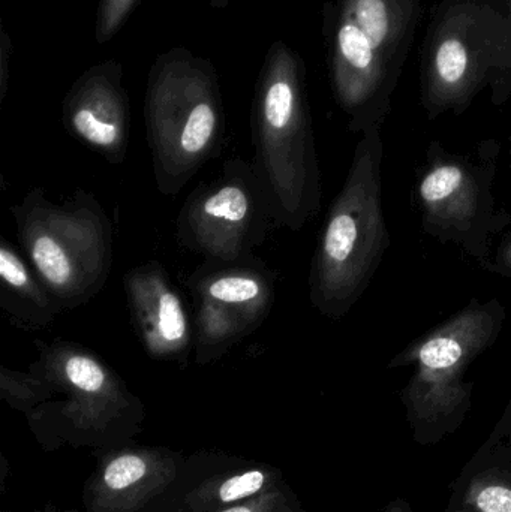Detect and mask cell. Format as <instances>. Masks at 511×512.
<instances>
[{"label": "cell", "instance_id": "5b68a950", "mask_svg": "<svg viewBox=\"0 0 511 512\" xmlns=\"http://www.w3.org/2000/svg\"><path fill=\"white\" fill-rule=\"evenodd\" d=\"M156 189L176 197L221 149L224 105L212 63L183 47L156 57L144 98Z\"/></svg>", "mask_w": 511, "mask_h": 512}, {"label": "cell", "instance_id": "ac0fdd59", "mask_svg": "<svg viewBox=\"0 0 511 512\" xmlns=\"http://www.w3.org/2000/svg\"><path fill=\"white\" fill-rule=\"evenodd\" d=\"M482 268L511 279V236L501 243L500 248L492 254V258Z\"/></svg>", "mask_w": 511, "mask_h": 512}, {"label": "cell", "instance_id": "d6986e66", "mask_svg": "<svg viewBox=\"0 0 511 512\" xmlns=\"http://www.w3.org/2000/svg\"><path fill=\"white\" fill-rule=\"evenodd\" d=\"M9 47H11V41H9L8 33L3 30L2 35V80H0V83H2V87H0V101H3V98H5L6 95V84H8V51Z\"/></svg>", "mask_w": 511, "mask_h": 512}, {"label": "cell", "instance_id": "ba28073f", "mask_svg": "<svg viewBox=\"0 0 511 512\" xmlns=\"http://www.w3.org/2000/svg\"><path fill=\"white\" fill-rule=\"evenodd\" d=\"M504 321L506 309L497 298L473 300L393 357L390 369H416L404 391L416 423H449L467 409L473 391L465 381L468 367L497 342Z\"/></svg>", "mask_w": 511, "mask_h": 512}, {"label": "cell", "instance_id": "5bb4252c", "mask_svg": "<svg viewBox=\"0 0 511 512\" xmlns=\"http://www.w3.org/2000/svg\"><path fill=\"white\" fill-rule=\"evenodd\" d=\"M464 502L473 512H511V483L491 475L476 478Z\"/></svg>", "mask_w": 511, "mask_h": 512}, {"label": "cell", "instance_id": "7a4b0ae2", "mask_svg": "<svg viewBox=\"0 0 511 512\" xmlns=\"http://www.w3.org/2000/svg\"><path fill=\"white\" fill-rule=\"evenodd\" d=\"M324 17L330 83L348 129L383 128L422 20V0H335Z\"/></svg>", "mask_w": 511, "mask_h": 512}, {"label": "cell", "instance_id": "e0dca14e", "mask_svg": "<svg viewBox=\"0 0 511 512\" xmlns=\"http://www.w3.org/2000/svg\"><path fill=\"white\" fill-rule=\"evenodd\" d=\"M264 475L258 471L246 472L239 477L231 478L219 490V498L224 502L239 501L254 495L263 487Z\"/></svg>", "mask_w": 511, "mask_h": 512}, {"label": "cell", "instance_id": "ffe728a7", "mask_svg": "<svg viewBox=\"0 0 511 512\" xmlns=\"http://www.w3.org/2000/svg\"><path fill=\"white\" fill-rule=\"evenodd\" d=\"M498 3H500L501 8L504 9V12H506L507 17L511 20V0H498Z\"/></svg>", "mask_w": 511, "mask_h": 512}, {"label": "cell", "instance_id": "52a82bcc", "mask_svg": "<svg viewBox=\"0 0 511 512\" xmlns=\"http://www.w3.org/2000/svg\"><path fill=\"white\" fill-rule=\"evenodd\" d=\"M500 144L483 141L476 155H458L432 141L413 188V204L426 234L453 243L480 267L492 258L498 234L511 225L494 195Z\"/></svg>", "mask_w": 511, "mask_h": 512}, {"label": "cell", "instance_id": "4fadbf2b", "mask_svg": "<svg viewBox=\"0 0 511 512\" xmlns=\"http://www.w3.org/2000/svg\"><path fill=\"white\" fill-rule=\"evenodd\" d=\"M0 307L23 330H44L63 312L23 254L0 240Z\"/></svg>", "mask_w": 511, "mask_h": 512}, {"label": "cell", "instance_id": "7402d4cb", "mask_svg": "<svg viewBox=\"0 0 511 512\" xmlns=\"http://www.w3.org/2000/svg\"><path fill=\"white\" fill-rule=\"evenodd\" d=\"M225 512H251V511H249L248 508L240 507V508H233V510H228Z\"/></svg>", "mask_w": 511, "mask_h": 512}, {"label": "cell", "instance_id": "3957f363", "mask_svg": "<svg viewBox=\"0 0 511 512\" xmlns=\"http://www.w3.org/2000/svg\"><path fill=\"white\" fill-rule=\"evenodd\" d=\"M347 179L330 206L309 271L312 306L338 321L356 306L387 249L381 128L363 132Z\"/></svg>", "mask_w": 511, "mask_h": 512}, {"label": "cell", "instance_id": "8992f818", "mask_svg": "<svg viewBox=\"0 0 511 512\" xmlns=\"http://www.w3.org/2000/svg\"><path fill=\"white\" fill-rule=\"evenodd\" d=\"M9 212L21 254L63 309L102 291L113 267V225L95 195L77 189L57 204L33 188Z\"/></svg>", "mask_w": 511, "mask_h": 512}, {"label": "cell", "instance_id": "277c9868", "mask_svg": "<svg viewBox=\"0 0 511 512\" xmlns=\"http://www.w3.org/2000/svg\"><path fill=\"white\" fill-rule=\"evenodd\" d=\"M489 90L511 99V20L498 0H440L420 48V99L429 120L464 114Z\"/></svg>", "mask_w": 511, "mask_h": 512}, {"label": "cell", "instance_id": "7c38bea8", "mask_svg": "<svg viewBox=\"0 0 511 512\" xmlns=\"http://www.w3.org/2000/svg\"><path fill=\"white\" fill-rule=\"evenodd\" d=\"M123 289L135 334L153 360L183 361L194 352V318L158 261L129 268Z\"/></svg>", "mask_w": 511, "mask_h": 512}, {"label": "cell", "instance_id": "30bf717a", "mask_svg": "<svg viewBox=\"0 0 511 512\" xmlns=\"http://www.w3.org/2000/svg\"><path fill=\"white\" fill-rule=\"evenodd\" d=\"M194 298V358L225 357L258 330L275 306L278 274L261 259L207 262L185 280Z\"/></svg>", "mask_w": 511, "mask_h": 512}, {"label": "cell", "instance_id": "9c48e42d", "mask_svg": "<svg viewBox=\"0 0 511 512\" xmlns=\"http://www.w3.org/2000/svg\"><path fill=\"white\" fill-rule=\"evenodd\" d=\"M276 227L269 194L255 165L231 158L215 179L201 183L177 216V239L207 262H243Z\"/></svg>", "mask_w": 511, "mask_h": 512}, {"label": "cell", "instance_id": "6da1fadb", "mask_svg": "<svg viewBox=\"0 0 511 512\" xmlns=\"http://www.w3.org/2000/svg\"><path fill=\"white\" fill-rule=\"evenodd\" d=\"M258 176L269 194L278 228L299 233L321 209L323 186L299 54L278 41L258 77L252 107Z\"/></svg>", "mask_w": 511, "mask_h": 512}, {"label": "cell", "instance_id": "8fae6325", "mask_svg": "<svg viewBox=\"0 0 511 512\" xmlns=\"http://www.w3.org/2000/svg\"><path fill=\"white\" fill-rule=\"evenodd\" d=\"M62 122L68 134L110 164L125 161L131 135V108L123 69L108 59L87 69L66 93Z\"/></svg>", "mask_w": 511, "mask_h": 512}, {"label": "cell", "instance_id": "9a60e30c", "mask_svg": "<svg viewBox=\"0 0 511 512\" xmlns=\"http://www.w3.org/2000/svg\"><path fill=\"white\" fill-rule=\"evenodd\" d=\"M138 0H101L96 15L95 38L98 44L110 41L128 20Z\"/></svg>", "mask_w": 511, "mask_h": 512}, {"label": "cell", "instance_id": "2e32d148", "mask_svg": "<svg viewBox=\"0 0 511 512\" xmlns=\"http://www.w3.org/2000/svg\"><path fill=\"white\" fill-rule=\"evenodd\" d=\"M146 474V463L137 456H123L113 460L105 471V483L114 490L126 489Z\"/></svg>", "mask_w": 511, "mask_h": 512}, {"label": "cell", "instance_id": "603a6c76", "mask_svg": "<svg viewBox=\"0 0 511 512\" xmlns=\"http://www.w3.org/2000/svg\"><path fill=\"white\" fill-rule=\"evenodd\" d=\"M389 512H404V511H402V508L395 507V508H392V510H390Z\"/></svg>", "mask_w": 511, "mask_h": 512}, {"label": "cell", "instance_id": "44dd1931", "mask_svg": "<svg viewBox=\"0 0 511 512\" xmlns=\"http://www.w3.org/2000/svg\"><path fill=\"white\" fill-rule=\"evenodd\" d=\"M228 2H230V0H210V5H212L213 8L222 9L228 5Z\"/></svg>", "mask_w": 511, "mask_h": 512}]
</instances>
